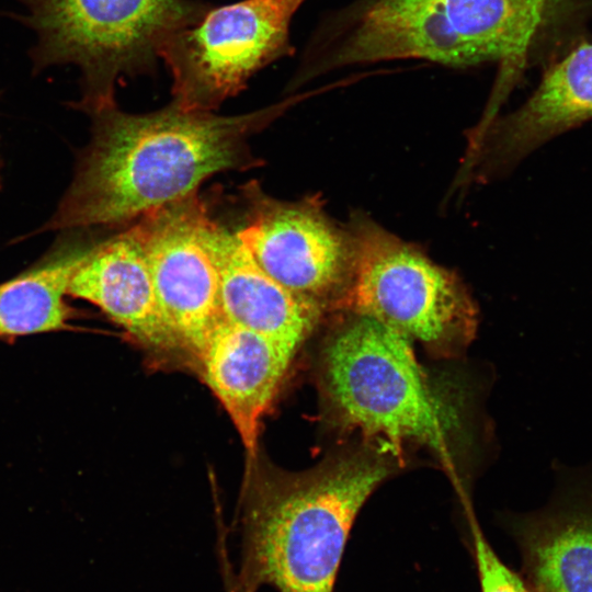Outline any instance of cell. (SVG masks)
<instances>
[{
  "label": "cell",
  "instance_id": "obj_8",
  "mask_svg": "<svg viewBox=\"0 0 592 592\" xmlns=\"http://www.w3.org/2000/svg\"><path fill=\"white\" fill-rule=\"evenodd\" d=\"M244 224L236 230L258 264L276 282L325 314L340 311L350 288L354 244L317 196L284 201L259 183L242 187Z\"/></svg>",
  "mask_w": 592,
  "mask_h": 592
},
{
  "label": "cell",
  "instance_id": "obj_10",
  "mask_svg": "<svg viewBox=\"0 0 592 592\" xmlns=\"http://www.w3.org/2000/svg\"><path fill=\"white\" fill-rule=\"evenodd\" d=\"M511 530L534 592H592V463L557 464L547 504Z\"/></svg>",
  "mask_w": 592,
  "mask_h": 592
},
{
  "label": "cell",
  "instance_id": "obj_13",
  "mask_svg": "<svg viewBox=\"0 0 592 592\" xmlns=\"http://www.w3.org/2000/svg\"><path fill=\"white\" fill-rule=\"evenodd\" d=\"M203 237L218 274L221 318L297 352L326 314L270 276L236 230L209 213Z\"/></svg>",
  "mask_w": 592,
  "mask_h": 592
},
{
  "label": "cell",
  "instance_id": "obj_12",
  "mask_svg": "<svg viewBox=\"0 0 592 592\" xmlns=\"http://www.w3.org/2000/svg\"><path fill=\"white\" fill-rule=\"evenodd\" d=\"M296 353L221 318L196 361L203 380L230 417L249 464L257 460L261 422Z\"/></svg>",
  "mask_w": 592,
  "mask_h": 592
},
{
  "label": "cell",
  "instance_id": "obj_16",
  "mask_svg": "<svg viewBox=\"0 0 592 592\" xmlns=\"http://www.w3.org/2000/svg\"><path fill=\"white\" fill-rule=\"evenodd\" d=\"M471 544L481 592H534L524 577L494 553L478 525L471 521Z\"/></svg>",
  "mask_w": 592,
  "mask_h": 592
},
{
  "label": "cell",
  "instance_id": "obj_6",
  "mask_svg": "<svg viewBox=\"0 0 592 592\" xmlns=\"http://www.w3.org/2000/svg\"><path fill=\"white\" fill-rule=\"evenodd\" d=\"M354 244L350 288L339 312L372 317L436 354L474 338L477 307L463 281L366 214L348 225Z\"/></svg>",
  "mask_w": 592,
  "mask_h": 592
},
{
  "label": "cell",
  "instance_id": "obj_14",
  "mask_svg": "<svg viewBox=\"0 0 592 592\" xmlns=\"http://www.w3.org/2000/svg\"><path fill=\"white\" fill-rule=\"evenodd\" d=\"M68 295L99 307L146 349L161 354L180 351L129 228L94 243L73 274Z\"/></svg>",
  "mask_w": 592,
  "mask_h": 592
},
{
  "label": "cell",
  "instance_id": "obj_9",
  "mask_svg": "<svg viewBox=\"0 0 592 592\" xmlns=\"http://www.w3.org/2000/svg\"><path fill=\"white\" fill-rule=\"evenodd\" d=\"M208 209L197 192L143 215L128 228L181 352L195 362L221 319L218 274L205 244Z\"/></svg>",
  "mask_w": 592,
  "mask_h": 592
},
{
  "label": "cell",
  "instance_id": "obj_2",
  "mask_svg": "<svg viewBox=\"0 0 592 592\" xmlns=\"http://www.w3.org/2000/svg\"><path fill=\"white\" fill-rule=\"evenodd\" d=\"M401 464L398 448L366 440L303 471L250 464L235 592H334L361 508Z\"/></svg>",
  "mask_w": 592,
  "mask_h": 592
},
{
  "label": "cell",
  "instance_id": "obj_1",
  "mask_svg": "<svg viewBox=\"0 0 592 592\" xmlns=\"http://www.w3.org/2000/svg\"><path fill=\"white\" fill-rule=\"evenodd\" d=\"M298 98L237 115L185 110L172 101L149 113L116 103L90 113L92 137L48 229L123 225L197 192L213 175L262 164L249 138Z\"/></svg>",
  "mask_w": 592,
  "mask_h": 592
},
{
  "label": "cell",
  "instance_id": "obj_3",
  "mask_svg": "<svg viewBox=\"0 0 592 592\" xmlns=\"http://www.w3.org/2000/svg\"><path fill=\"white\" fill-rule=\"evenodd\" d=\"M343 314L320 353V387L333 421L398 449L413 442L448 452L464 430L456 387L428 373L407 338L372 317Z\"/></svg>",
  "mask_w": 592,
  "mask_h": 592
},
{
  "label": "cell",
  "instance_id": "obj_17",
  "mask_svg": "<svg viewBox=\"0 0 592 592\" xmlns=\"http://www.w3.org/2000/svg\"><path fill=\"white\" fill-rule=\"evenodd\" d=\"M0 185H1V163H0Z\"/></svg>",
  "mask_w": 592,
  "mask_h": 592
},
{
  "label": "cell",
  "instance_id": "obj_5",
  "mask_svg": "<svg viewBox=\"0 0 592 592\" xmlns=\"http://www.w3.org/2000/svg\"><path fill=\"white\" fill-rule=\"evenodd\" d=\"M36 35L33 69L75 65L89 113L115 103L117 83L155 69L167 39L208 7L193 0H19Z\"/></svg>",
  "mask_w": 592,
  "mask_h": 592
},
{
  "label": "cell",
  "instance_id": "obj_4",
  "mask_svg": "<svg viewBox=\"0 0 592 592\" xmlns=\"http://www.w3.org/2000/svg\"><path fill=\"white\" fill-rule=\"evenodd\" d=\"M544 0H376L333 59L352 65L422 58L465 66L501 61L502 73L479 126L498 115L542 24Z\"/></svg>",
  "mask_w": 592,
  "mask_h": 592
},
{
  "label": "cell",
  "instance_id": "obj_7",
  "mask_svg": "<svg viewBox=\"0 0 592 592\" xmlns=\"http://www.w3.org/2000/svg\"><path fill=\"white\" fill-rule=\"evenodd\" d=\"M305 0H242L206 8L175 31L159 58L172 77V102L214 112L262 68L293 54L291 22Z\"/></svg>",
  "mask_w": 592,
  "mask_h": 592
},
{
  "label": "cell",
  "instance_id": "obj_18",
  "mask_svg": "<svg viewBox=\"0 0 592 592\" xmlns=\"http://www.w3.org/2000/svg\"><path fill=\"white\" fill-rule=\"evenodd\" d=\"M544 1H546V2H547V0H544Z\"/></svg>",
  "mask_w": 592,
  "mask_h": 592
},
{
  "label": "cell",
  "instance_id": "obj_11",
  "mask_svg": "<svg viewBox=\"0 0 592 592\" xmlns=\"http://www.w3.org/2000/svg\"><path fill=\"white\" fill-rule=\"evenodd\" d=\"M592 119V44L547 70L527 101L496 118L475 158L471 180L508 172L549 139Z\"/></svg>",
  "mask_w": 592,
  "mask_h": 592
},
{
  "label": "cell",
  "instance_id": "obj_15",
  "mask_svg": "<svg viewBox=\"0 0 592 592\" xmlns=\"http://www.w3.org/2000/svg\"><path fill=\"white\" fill-rule=\"evenodd\" d=\"M94 243L69 238L32 269L1 284L0 337L61 329L69 318L65 296Z\"/></svg>",
  "mask_w": 592,
  "mask_h": 592
}]
</instances>
